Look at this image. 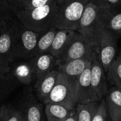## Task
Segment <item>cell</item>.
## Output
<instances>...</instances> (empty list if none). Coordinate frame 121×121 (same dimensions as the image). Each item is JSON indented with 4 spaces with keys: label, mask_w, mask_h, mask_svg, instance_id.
I'll return each mask as SVG.
<instances>
[{
    "label": "cell",
    "mask_w": 121,
    "mask_h": 121,
    "mask_svg": "<svg viewBox=\"0 0 121 121\" xmlns=\"http://www.w3.org/2000/svg\"><path fill=\"white\" fill-rule=\"evenodd\" d=\"M106 96L104 100L111 121H121V90L114 86Z\"/></svg>",
    "instance_id": "14"
},
{
    "label": "cell",
    "mask_w": 121,
    "mask_h": 121,
    "mask_svg": "<svg viewBox=\"0 0 121 121\" xmlns=\"http://www.w3.org/2000/svg\"><path fill=\"white\" fill-rule=\"evenodd\" d=\"M106 73L108 79L121 90V53L113 60Z\"/></svg>",
    "instance_id": "20"
},
{
    "label": "cell",
    "mask_w": 121,
    "mask_h": 121,
    "mask_svg": "<svg viewBox=\"0 0 121 121\" xmlns=\"http://www.w3.org/2000/svg\"><path fill=\"white\" fill-rule=\"evenodd\" d=\"M91 0H69L59 6L55 27L77 31L79 21L87 4Z\"/></svg>",
    "instance_id": "5"
},
{
    "label": "cell",
    "mask_w": 121,
    "mask_h": 121,
    "mask_svg": "<svg viewBox=\"0 0 121 121\" xmlns=\"http://www.w3.org/2000/svg\"><path fill=\"white\" fill-rule=\"evenodd\" d=\"M57 30L58 29L55 27H52L46 31L40 33L35 50V55L48 53Z\"/></svg>",
    "instance_id": "18"
},
{
    "label": "cell",
    "mask_w": 121,
    "mask_h": 121,
    "mask_svg": "<svg viewBox=\"0 0 121 121\" xmlns=\"http://www.w3.org/2000/svg\"><path fill=\"white\" fill-rule=\"evenodd\" d=\"M74 110L59 104H47L45 113L48 121H65Z\"/></svg>",
    "instance_id": "16"
},
{
    "label": "cell",
    "mask_w": 121,
    "mask_h": 121,
    "mask_svg": "<svg viewBox=\"0 0 121 121\" xmlns=\"http://www.w3.org/2000/svg\"><path fill=\"white\" fill-rule=\"evenodd\" d=\"M105 10L112 13L113 9L118 6L121 3V0H96Z\"/></svg>",
    "instance_id": "25"
},
{
    "label": "cell",
    "mask_w": 121,
    "mask_h": 121,
    "mask_svg": "<svg viewBox=\"0 0 121 121\" xmlns=\"http://www.w3.org/2000/svg\"><path fill=\"white\" fill-rule=\"evenodd\" d=\"M43 102L45 104H55L69 109H74L78 104L77 81L69 79L59 72L52 90Z\"/></svg>",
    "instance_id": "3"
},
{
    "label": "cell",
    "mask_w": 121,
    "mask_h": 121,
    "mask_svg": "<svg viewBox=\"0 0 121 121\" xmlns=\"http://www.w3.org/2000/svg\"><path fill=\"white\" fill-rule=\"evenodd\" d=\"M91 58H81L60 63L57 65V71L73 80H78L79 76L91 63Z\"/></svg>",
    "instance_id": "12"
},
{
    "label": "cell",
    "mask_w": 121,
    "mask_h": 121,
    "mask_svg": "<svg viewBox=\"0 0 121 121\" xmlns=\"http://www.w3.org/2000/svg\"><path fill=\"white\" fill-rule=\"evenodd\" d=\"M57 69H52L48 73L36 79L35 89L38 97L43 101L52 90L58 76Z\"/></svg>",
    "instance_id": "15"
},
{
    "label": "cell",
    "mask_w": 121,
    "mask_h": 121,
    "mask_svg": "<svg viewBox=\"0 0 121 121\" xmlns=\"http://www.w3.org/2000/svg\"><path fill=\"white\" fill-rule=\"evenodd\" d=\"M13 25L4 21L0 31V79H4L11 71L15 61L13 55Z\"/></svg>",
    "instance_id": "6"
},
{
    "label": "cell",
    "mask_w": 121,
    "mask_h": 121,
    "mask_svg": "<svg viewBox=\"0 0 121 121\" xmlns=\"http://www.w3.org/2000/svg\"><path fill=\"white\" fill-rule=\"evenodd\" d=\"M13 75L18 81L24 84H30L34 78H35L29 60L17 64L13 69Z\"/></svg>",
    "instance_id": "19"
},
{
    "label": "cell",
    "mask_w": 121,
    "mask_h": 121,
    "mask_svg": "<svg viewBox=\"0 0 121 121\" xmlns=\"http://www.w3.org/2000/svg\"><path fill=\"white\" fill-rule=\"evenodd\" d=\"M42 105L37 103L29 104L23 115L24 121H43Z\"/></svg>",
    "instance_id": "21"
},
{
    "label": "cell",
    "mask_w": 121,
    "mask_h": 121,
    "mask_svg": "<svg viewBox=\"0 0 121 121\" xmlns=\"http://www.w3.org/2000/svg\"><path fill=\"white\" fill-rule=\"evenodd\" d=\"M6 121H24L23 115L20 111L10 109Z\"/></svg>",
    "instance_id": "26"
},
{
    "label": "cell",
    "mask_w": 121,
    "mask_h": 121,
    "mask_svg": "<svg viewBox=\"0 0 121 121\" xmlns=\"http://www.w3.org/2000/svg\"><path fill=\"white\" fill-rule=\"evenodd\" d=\"M9 110L6 106H2L0 107V121H6Z\"/></svg>",
    "instance_id": "27"
},
{
    "label": "cell",
    "mask_w": 121,
    "mask_h": 121,
    "mask_svg": "<svg viewBox=\"0 0 121 121\" xmlns=\"http://www.w3.org/2000/svg\"><path fill=\"white\" fill-rule=\"evenodd\" d=\"M59 11L55 0L34 9L15 12L19 22L27 28L41 33L55 27Z\"/></svg>",
    "instance_id": "2"
},
{
    "label": "cell",
    "mask_w": 121,
    "mask_h": 121,
    "mask_svg": "<svg viewBox=\"0 0 121 121\" xmlns=\"http://www.w3.org/2000/svg\"><path fill=\"white\" fill-rule=\"evenodd\" d=\"M104 69L99 60L96 51L94 53L91 63V86L92 90L99 101L108 93L107 79Z\"/></svg>",
    "instance_id": "9"
},
{
    "label": "cell",
    "mask_w": 121,
    "mask_h": 121,
    "mask_svg": "<svg viewBox=\"0 0 121 121\" xmlns=\"http://www.w3.org/2000/svg\"><path fill=\"white\" fill-rule=\"evenodd\" d=\"M100 102H89L77 104L76 115L77 121H92L99 107Z\"/></svg>",
    "instance_id": "17"
},
{
    "label": "cell",
    "mask_w": 121,
    "mask_h": 121,
    "mask_svg": "<svg viewBox=\"0 0 121 121\" xmlns=\"http://www.w3.org/2000/svg\"><path fill=\"white\" fill-rule=\"evenodd\" d=\"M106 27L113 33L121 35V11L110 15L106 22Z\"/></svg>",
    "instance_id": "23"
},
{
    "label": "cell",
    "mask_w": 121,
    "mask_h": 121,
    "mask_svg": "<svg viewBox=\"0 0 121 121\" xmlns=\"http://www.w3.org/2000/svg\"><path fill=\"white\" fill-rule=\"evenodd\" d=\"M96 50L77 31V33L60 57L57 59V65L68 61L81 59L91 58Z\"/></svg>",
    "instance_id": "8"
},
{
    "label": "cell",
    "mask_w": 121,
    "mask_h": 121,
    "mask_svg": "<svg viewBox=\"0 0 121 121\" xmlns=\"http://www.w3.org/2000/svg\"><path fill=\"white\" fill-rule=\"evenodd\" d=\"M20 23V22H19ZM13 55L14 60H30L35 55L39 33L27 28L21 23L13 25Z\"/></svg>",
    "instance_id": "4"
},
{
    "label": "cell",
    "mask_w": 121,
    "mask_h": 121,
    "mask_svg": "<svg viewBox=\"0 0 121 121\" xmlns=\"http://www.w3.org/2000/svg\"><path fill=\"white\" fill-rule=\"evenodd\" d=\"M29 61L35 79L52 71L57 65V59L50 53L36 55Z\"/></svg>",
    "instance_id": "11"
},
{
    "label": "cell",
    "mask_w": 121,
    "mask_h": 121,
    "mask_svg": "<svg viewBox=\"0 0 121 121\" xmlns=\"http://www.w3.org/2000/svg\"><path fill=\"white\" fill-rule=\"evenodd\" d=\"M20 1H21V0H10V1H9V6H10V8H11V6L13 4H16V3Z\"/></svg>",
    "instance_id": "31"
},
{
    "label": "cell",
    "mask_w": 121,
    "mask_h": 121,
    "mask_svg": "<svg viewBox=\"0 0 121 121\" xmlns=\"http://www.w3.org/2000/svg\"></svg>",
    "instance_id": "34"
},
{
    "label": "cell",
    "mask_w": 121,
    "mask_h": 121,
    "mask_svg": "<svg viewBox=\"0 0 121 121\" xmlns=\"http://www.w3.org/2000/svg\"><path fill=\"white\" fill-rule=\"evenodd\" d=\"M9 1L10 0H0V2L5 6H9ZM10 7V6H9Z\"/></svg>",
    "instance_id": "30"
},
{
    "label": "cell",
    "mask_w": 121,
    "mask_h": 121,
    "mask_svg": "<svg viewBox=\"0 0 121 121\" xmlns=\"http://www.w3.org/2000/svg\"><path fill=\"white\" fill-rule=\"evenodd\" d=\"M114 33L105 25L98 39L96 52L105 72H107L110 65L116 57L117 41Z\"/></svg>",
    "instance_id": "7"
},
{
    "label": "cell",
    "mask_w": 121,
    "mask_h": 121,
    "mask_svg": "<svg viewBox=\"0 0 121 121\" xmlns=\"http://www.w3.org/2000/svg\"><path fill=\"white\" fill-rule=\"evenodd\" d=\"M68 1H69V0H55V1L57 2V5H58L59 6L63 5L64 4H65V3L67 2Z\"/></svg>",
    "instance_id": "29"
},
{
    "label": "cell",
    "mask_w": 121,
    "mask_h": 121,
    "mask_svg": "<svg viewBox=\"0 0 121 121\" xmlns=\"http://www.w3.org/2000/svg\"><path fill=\"white\" fill-rule=\"evenodd\" d=\"M53 0H21L11 6V10L15 13L20 10H26L37 8L45 5Z\"/></svg>",
    "instance_id": "22"
},
{
    "label": "cell",
    "mask_w": 121,
    "mask_h": 121,
    "mask_svg": "<svg viewBox=\"0 0 121 121\" xmlns=\"http://www.w3.org/2000/svg\"><path fill=\"white\" fill-rule=\"evenodd\" d=\"M65 121H77V115L75 112V109L71 113V114L68 116V118Z\"/></svg>",
    "instance_id": "28"
},
{
    "label": "cell",
    "mask_w": 121,
    "mask_h": 121,
    "mask_svg": "<svg viewBox=\"0 0 121 121\" xmlns=\"http://www.w3.org/2000/svg\"><path fill=\"white\" fill-rule=\"evenodd\" d=\"M6 7H5L1 2H0V13L1 12V11H3L5 9H6Z\"/></svg>",
    "instance_id": "32"
},
{
    "label": "cell",
    "mask_w": 121,
    "mask_h": 121,
    "mask_svg": "<svg viewBox=\"0 0 121 121\" xmlns=\"http://www.w3.org/2000/svg\"><path fill=\"white\" fill-rule=\"evenodd\" d=\"M107 117H108V113H107L105 100L102 99L100 101L99 109L92 121H107Z\"/></svg>",
    "instance_id": "24"
},
{
    "label": "cell",
    "mask_w": 121,
    "mask_h": 121,
    "mask_svg": "<svg viewBox=\"0 0 121 121\" xmlns=\"http://www.w3.org/2000/svg\"><path fill=\"white\" fill-rule=\"evenodd\" d=\"M110 13L105 10L96 0H91L86 5L79 21L77 32L96 50L98 39Z\"/></svg>",
    "instance_id": "1"
},
{
    "label": "cell",
    "mask_w": 121,
    "mask_h": 121,
    "mask_svg": "<svg viewBox=\"0 0 121 121\" xmlns=\"http://www.w3.org/2000/svg\"><path fill=\"white\" fill-rule=\"evenodd\" d=\"M91 63L87 66L77 80L78 104L99 102L91 86Z\"/></svg>",
    "instance_id": "10"
},
{
    "label": "cell",
    "mask_w": 121,
    "mask_h": 121,
    "mask_svg": "<svg viewBox=\"0 0 121 121\" xmlns=\"http://www.w3.org/2000/svg\"><path fill=\"white\" fill-rule=\"evenodd\" d=\"M76 33L77 31L72 30L58 29L48 53L59 59Z\"/></svg>",
    "instance_id": "13"
},
{
    "label": "cell",
    "mask_w": 121,
    "mask_h": 121,
    "mask_svg": "<svg viewBox=\"0 0 121 121\" xmlns=\"http://www.w3.org/2000/svg\"><path fill=\"white\" fill-rule=\"evenodd\" d=\"M3 25H4V20L0 19V31H1V28L3 27Z\"/></svg>",
    "instance_id": "33"
}]
</instances>
